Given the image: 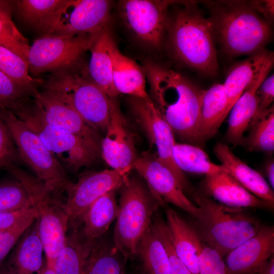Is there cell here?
Segmentation results:
<instances>
[{"instance_id":"1","label":"cell","mask_w":274,"mask_h":274,"mask_svg":"<svg viewBox=\"0 0 274 274\" xmlns=\"http://www.w3.org/2000/svg\"><path fill=\"white\" fill-rule=\"evenodd\" d=\"M151 99L174 135L185 143L200 144L198 125L202 90L179 73L148 61L143 68Z\"/></svg>"},{"instance_id":"2","label":"cell","mask_w":274,"mask_h":274,"mask_svg":"<svg viewBox=\"0 0 274 274\" xmlns=\"http://www.w3.org/2000/svg\"><path fill=\"white\" fill-rule=\"evenodd\" d=\"M168 22L169 43L176 57L206 75L218 70L212 23L195 2H182Z\"/></svg>"},{"instance_id":"3","label":"cell","mask_w":274,"mask_h":274,"mask_svg":"<svg viewBox=\"0 0 274 274\" xmlns=\"http://www.w3.org/2000/svg\"><path fill=\"white\" fill-rule=\"evenodd\" d=\"M213 33L231 55L252 54L262 49L271 36L269 22L241 1L208 2Z\"/></svg>"},{"instance_id":"4","label":"cell","mask_w":274,"mask_h":274,"mask_svg":"<svg viewBox=\"0 0 274 274\" xmlns=\"http://www.w3.org/2000/svg\"><path fill=\"white\" fill-rule=\"evenodd\" d=\"M194 197L198 208L197 232L223 257L255 235L261 226L259 220L245 209L224 206L200 191Z\"/></svg>"},{"instance_id":"5","label":"cell","mask_w":274,"mask_h":274,"mask_svg":"<svg viewBox=\"0 0 274 274\" xmlns=\"http://www.w3.org/2000/svg\"><path fill=\"white\" fill-rule=\"evenodd\" d=\"M120 188L113 244L125 259H132L141 237L161 206L138 174L129 175Z\"/></svg>"},{"instance_id":"6","label":"cell","mask_w":274,"mask_h":274,"mask_svg":"<svg viewBox=\"0 0 274 274\" xmlns=\"http://www.w3.org/2000/svg\"><path fill=\"white\" fill-rule=\"evenodd\" d=\"M41 86L43 90L71 106L100 133L106 132L113 98L91 80L86 68L50 74Z\"/></svg>"},{"instance_id":"7","label":"cell","mask_w":274,"mask_h":274,"mask_svg":"<svg viewBox=\"0 0 274 274\" xmlns=\"http://www.w3.org/2000/svg\"><path fill=\"white\" fill-rule=\"evenodd\" d=\"M27 190L31 206L36 213L40 236L47 262H54L64 244L68 231V221L61 201L52 195L44 183L17 165L6 167Z\"/></svg>"},{"instance_id":"8","label":"cell","mask_w":274,"mask_h":274,"mask_svg":"<svg viewBox=\"0 0 274 274\" xmlns=\"http://www.w3.org/2000/svg\"><path fill=\"white\" fill-rule=\"evenodd\" d=\"M0 117L11 135L22 163L34 172L52 195L57 196L65 192L73 182L38 135L12 112L0 109Z\"/></svg>"},{"instance_id":"9","label":"cell","mask_w":274,"mask_h":274,"mask_svg":"<svg viewBox=\"0 0 274 274\" xmlns=\"http://www.w3.org/2000/svg\"><path fill=\"white\" fill-rule=\"evenodd\" d=\"M12 113L38 135L66 172L76 173L98 160L77 137L48 123L33 98Z\"/></svg>"},{"instance_id":"10","label":"cell","mask_w":274,"mask_h":274,"mask_svg":"<svg viewBox=\"0 0 274 274\" xmlns=\"http://www.w3.org/2000/svg\"><path fill=\"white\" fill-rule=\"evenodd\" d=\"M98 32L72 37L55 35L40 37L29 46L27 54L30 75L38 78L45 73L82 69L83 55L89 50Z\"/></svg>"},{"instance_id":"11","label":"cell","mask_w":274,"mask_h":274,"mask_svg":"<svg viewBox=\"0 0 274 274\" xmlns=\"http://www.w3.org/2000/svg\"><path fill=\"white\" fill-rule=\"evenodd\" d=\"M128 104L134 121L145 133L150 145L156 147L158 159L173 173L183 190H189L186 176L174 159L175 135L151 98L129 96Z\"/></svg>"},{"instance_id":"12","label":"cell","mask_w":274,"mask_h":274,"mask_svg":"<svg viewBox=\"0 0 274 274\" xmlns=\"http://www.w3.org/2000/svg\"><path fill=\"white\" fill-rule=\"evenodd\" d=\"M166 0H124L119 12L128 30L144 44L153 47L161 45L167 23L168 9L176 3Z\"/></svg>"},{"instance_id":"13","label":"cell","mask_w":274,"mask_h":274,"mask_svg":"<svg viewBox=\"0 0 274 274\" xmlns=\"http://www.w3.org/2000/svg\"><path fill=\"white\" fill-rule=\"evenodd\" d=\"M113 169L82 175L65 191L67 197L62 206L68 221V230L78 229L89 207L105 193L120 188L125 179Z\"/></svg>"},{"instance_id":"14","label":"cell","mask_w":274,"mask_h":274,"mask_svg":"<svg viewBox=\"0 0 274 274\" xmlns=\"http://www.w3.org/2000/svg\"><path fill=\"white\" fill-rule=\"evenodd\" d=\"M40 112L49 123L79 139L98 160L101 157L100 132L71 106L48 92L38 91L33 96Z\"/></svg>"},{"instance_id":"15","label":"cell","mask_w":274,"mask_h":274,"mask_svg":"<svg viewBox=\"0 0 274 274\" xmlns=\"http://www.w3.org/2000/svg\"><path fill=\"white\" fill-rule=\"evenodd\" d=\"M133 169L144 180L161 206L165 207L166 203H170L196 218L197 207L187 198L173 173L156 154L143 152L138 157Z\"/></svg>"},{"instance_id":"16","label":"cell","mask_w":274,"mask_h":274,"mask_svg":"<svg viewBox=\"0 0 274 274\" xmlns=\"http://www.w3.org/2000/svg\"><path fill=\"white\" fill-rule=\"evenodd\" d=\"M101 157L112 169L124 178L130 174L138 158L134 134L113 99L109 123L101 142Z\"/></svg>"},{"instance_id":"17","label":"cell","mask_w":274,"mask_h":274,"mask_svg":"<svg viewBox=\"0 0 274 274\" xmlns=\"http://www.w3.org/2000/svg\"><path fill=\"white\" fill-rule=\"evenodd\" d=\"M111 3L106 0H67L50 34L64 36L95 33L107 26Z\"/></svg>"},{"instance_id":"18","label":"cell","mask_w":274,"mask_h":274,"mask_svg":"<svg viewBox=\"0 0 274 274\" xmlns=\"http://www.w3.org/2000/svg\"><path fill=\"white\" fill-rule=\"evenodd\" d=\"M273 254V226L261 225L255 235L227 253L225 262L230 274H257Z\"/></svg>"},{"instance_id":"19","label":"cell","mask_w":274,"mask_h":274,"mask_svg":"<svg viewBox=\"0 0 274 274\" xmlns=\"http://www.w3.org/2000/svg\"><path fill=\"white\" fill-rule=\"evenodd\" d=\"M202 193L224 206L238 209H272L273 206L256 197L227 171L205 176Z\"/></svg>"},{"instance_id":"20","label":"cell","mask_w":274,"mask_h":274,"mask_svg":"<svg viewBox=\"0 0 274 274\" xmlns=\"http://www.w3.org/2000/svg\"><path fill=\"white\" fill-rule=\"evenodd\" d=\"M273 60V52L262 49L230 68L223 83L228 100L227 115L244 92L264 73L270 70Z\"/></svg>"},{"instance_id":"21","label":"cell","mask_w":274,"mask_h":274,"mask_svg":"<svg viewBox=\"0 0 274 274\" xmlns=\"http://www.w3.org/2000/svg\"><path fill=\"white\" fill-rule=\"evenodd\" d=\"M67 1L14 0L11 3L19 22L41 37L50 34Z\"/></svg>"},{"instance_id":"22","label":"cell","mask_w":274,"mask_h":274,"mask_svg":"<svg viewBox=\"0 0 274 274\" xmlns=\"http://www.w3.org/2000/svg\"><path fill=\"white\" fill-rule=\"evenodd\" d=\"M117 47L111 32L105 27L97 33L89 50L91 56L86 67L91 80L113 99L119 94L113 80V55Z\"/></svg>"},{"instance_id":"23","label":"cell","mask_w":274,"mask_h":274,"mask_svg":"<svg viewBox=\"0 0 274 274\" xmlns=\"http://www.w3.org/2000/svg\"><path fill=\"white\" fill-rule=\"evenodd\" d=\"M214 153L228 172L245 188L273 206L274 192L262 175L236 156L225 144L218 142Z\"/></svg>"},{"instance_id":"24","label":"cell","mask_w":274,"mask_h":274,"mask_svg":"<svg viewBox=\"0 0 274 274\" xmlns=\"http://www.w3.org/2000/svg\"><path fill=\"white\" fill-rule=\"evenodd\" d=\"M44 249L35 220L20 237L6 261L10 274H38L45 258Z\"/></svg>"},{"instance_id":"25","label":"cell","mask_w":274,"mask_h":274,"mask_svg":"<svg viewBox=\"0 0 274 274\" xmlns=\"http://www.w3.org/2000/svg\"><path fill=\"white\" fill-rule=\"evenodd\" d=\"M269 72L264 73L244 92L229 112L225 139L234 146L242 145L244 134L251 125L257 111L259 98L257 90Z\"/></svg>"},{"instance_id":"26","label":"cell","mask_w":274,"mask_h":274,"mask_svg":"<svg viewBox=\"0 0 274 274\" xmlns=\"http://www.w3.org/2000/svg\"><path fill=\"white\" fill-rule=\"evenodd\" d=\"M227 105L223 84L216 83L204 90L198 131L200 144L216 134L227 116Z\"/></svg>"},{"instance_id":"27","label":"cell","mask_w":274,"mask_h":274,"mask_svg":"<svg viewBox=\"0 0 274 274\" xmlns=\"http://www.w3.org/2000/svg\"><path fill=\"white\" fill-rule=\"evenodd\" d=\"M80 228L66 234L53 265L55 274H84L94 240L88 239Z\"/></svg>"},{"instance_id":"28","label":"cell","mask_w":274,"mask_h":274,"mask_svg":"<svg viewBox=\"0 0 274 274\" xmlns=\"http://www.w3.org/2000/svg\"><path fill=\"white\" fill-rule=\"evenodd\" d=\"M146 77L144 70L117 47L113 55V80L119 93L148 98Z\"/></svg>"},{"instance_id":"29","label":"cell","mask_w":274,"mask_h":274,"mask_svg":"<svg viewBox=\"0 0 274 274\" xmlns=\"http://www.w3.org/2000/svg\"><path fill=\"white\" fill-rule=\"evenodd\" d=\"M167 225L175 252L192 274H199L195 230L173 209L165 207Z\"/></svg>"},{"instance_id":"30","label":"cell","mask_w":274,"mask_h":274,"mask_svg":"<svg viewBox=\"0 0 274 274\" xmlns=\"http://www.w3.org/2000/svg\"><path fill=\"white\" fill-rule=\"evenodd\" d=\"M118 212L115 190L100 196L89 207L83 217L82 229L85 235L91 241L102 237L116 219Z\"/></svg>"},{"instance_id":"31","label":"cell","mask_w":274,"mask_h":274,"mask_svg":"<svg viewBox=\"0 0 274 274\" xmlns=\"http://www.w3.org/2000/svg\"><path fill=\"white\" fill-rule=\"evenodd\" d=\"M135 258L143 274H170L167 252L152 224L138 244Z\"/></svg>"},{"instance_id":"32","label":"cell","mask_w":274,"mask_h":274,"mask_svg":"<svg viewBox=\"0 0 274 274\" xmlns=\"http://www.w3.org/2000/svg\"><path fill=\"white\" fill-rule=\"evenodd\" d=\"M125 259L102 237L93 241L84 274H124Z\"/></svg>"},{"instance_id":"33","label":"cell","mask_w":274,"mask_h":274,"mask_svg":"<svg viewBox=\"0 0 274 274\" xmlns=\"http://www.w3.org/2000/svg\"><path fill=\"white\" fill-rule=\"evenodd\" d=\"M173 156L176 164L183 172L207 176L227 171L222 164L212 162L208 154L196 145L176 143Z\"/></svg>"},{"instance_id":"34","label":"cell","mask_w":274,"mask_h":274,"mask_svg":"<svg viewBox=\"0 0 274 274\" xmlns=\"http://www.w3.org/2000/svg\"><path fill=\"white\" fill-rule=\"evenodd\" d=\"M0 70L33 97L43 80L32 77L27 62L18 55L0 44Z\"/></svg>"},{"instance_id":"35","label":"cell","mask_w":274,"mask_h":274,"mask_svg":"<svg viewBox=\"0 0 274 274\" xmlns=\"http://www.w3.org/2000/svg\"><path fill=\"white\" fill-rule=\"evenodd\" d=\"M252 129L242 145L250 151L271 154L274 151V108L272 106L251 123Z\"/></svg>"},{"instance_id":"36","label":"cell","mask_w":274,"mask_h":274,"mask_svg":"<svg viewBox=\"0 0 274 274\" xmlns=\"http://www.w3.org/2000/svg\"><path fill=\"white\" fill-rule=\"evenodd\" d=\"M31 207L28 192L20 182L15 178L0 182V212L14 211Z\"/></svg>"},{"instance_id":"37","label":"cell","mask_w":274,"mask_h":274,"mask_svg":"<svg viewBox=\"0 0 274 274\" xmlns=\"http://www.w3.org/2000/svg\"><path fill=\"white\" fill-rule=\"evenodd\" d=\"M193 241L197 251L199 274H230L223 257L204 242L196 230Z\"/></svg>"},{"instance_id":"38","label":"cell","mask_w":274,"mask_h":274,"mask_svg":"<svg viewBox=\"0 0 274 274\" xmlns=\"http://www.w3.org/2000/svg\"><path fill=\"white\" fill-rule=\"evenodd\" d=\"M32 97L0 70V109L13 112Z\"/></svg>"},{"instance_id":"39","label":"cell","mask_w":274,"mask_h":274,"mask_svg":"<svg viewBox=\"0 0 274 274\" xmlns=\"http://www.w3.org/2000/svg\"><path fill=\"white\" fill-rule=\"evenodd\" d=\"M0 44L18 55L26 62L30 46L28 41L18 30L12 21L0 19Z\"/></svg>"},{"instance_id":"40","label":"cell","mask_w":274,"mask_h":274,"mask_svg":"<svg viewBox=\"0 0 274 274\" xmlns=\"http://www.w3.org/2000/svg\"><path fill=\"white\" fill-rule=\"evenodd\" d=\"M22 163L11 135L0 117V168Z\"/></svg>"},{"instance_id":"41","label":"cell","mask_w":274,"mask_h":274,"mask_svg":"<svg viewBox=\"0 0 274 274\" xmlns=\"http://www.w3.org/2000/svg\"><path fill=\"white\" fill-rule=\"evenodd\" d=\"M154 230L167 252L170 265V274H192L176 254L173 246L169 230L164 222H159Z\"/></svg>"},{"instance_id":"42","label":"cell","mask_w":274,"mask_h":274,"mask_svg":"<svg viewBox=\"0 0 274 274\" xmlns=\"http://www.w3.org/2000/svg\"><path fill=\"white\" fill-rule=\"evenodd\" d=\"M35 220H28L12 229L0 232V268L24 231Z\"/></svg>"},{"instance_id":"43","label":"cell","mask_w":274,"mask_h":274,"mask_svg":"<svg viewBox=\"0 0 274 274\" xmlns=\"http://www.w3.org/2000/svg\"><path fill=\"white\" fill-rule=\"evenodd\" d=\"M36 213L31 207L17 211L0 212V232L9 230L28 220H36Z\"/></svg>"},{"instance_id":"44","label":"cell","mask_w":274,"mask_h":274,"mask_svg":"<svg viewBox=\"0 0 274 274\" xmlns=\"http://www.w3.org/2000/svg\"><path fill=\"white\" fill-rule=\"evenodd\" d=\"M257 94L259 104L257 112L253 120L267 111L272 106L274 100V76L273 74L266 77L259 86Z\"/></svg>"},{"instance_id":"45","label":"cell","mask_w":274,"mask_h":274,"mask_svg":"<svg viewBox=\"0 0 274 274\" xmlns=\"http://www.w3.org/2000/svg\"><path fill=\"white\" fill-rule=\"evenodd\" d=\"M248 3L258 13L262 14L267 21L273 18V1H251Z\"/></svg>"},{"instance_id":"46","label":"cell","mask_w":274,"mask_h":274,"mask_svg":"<svg viewBox=\"0 0 274 274\" xmlns=\"http://www.w3.org/2000/svg\"><path fill=\"white\" fill-rule=\"evenodd\" d=\"M12 13L11 1L0 0V19L11 21Z\"/></svg>"},{"instance_id":"47","label":"cell","mask_w":274,"mask_h":274,"mask_svg":"<svg viewBox=\"0 0 274 274\" xmlns=\"http://www.w3.org/2000/svg\"><path fill=\"white\" fill-rule=\"evenodd\" d=\"M265 173L269 182V185L273 190L274 188V161L273 160L268 161L265 164Z\"/></svg>"},{"instance_id":"48","label":"cell","mask_w":274,"mask_h":274,"mask_svg":"<svg viewBox=\"0 0 274 274\" xmlns=\"http://www.w3.org/2000/svg\"><path fill=\"white\" fill-rule=\"evenodd\" d=\"M258 274H274V256L272 255L267 261Z\"/></svg>"},{"instance_id":"49","label":"cell","mask_w":274,"mask_h":274,"mask_svg":"<svg viewBox=\"0 0 274 274\" xmlns=\"http://www.w3.org/2000/svg\"><path fill=\"white\" fill-rule=\"evenodd\" d=\"M38 274H55L53 266L50 265L46 261L44 260L43 267Z\"/></svg>"},{"instance_id":"50","label":"cell","mask_w":274,"mask_h":274,"mask_svg":"<svg viewBox=\"0 0 274 274\" xmlns=\"http://www.w3.org/2000/svg\"><path fill=\"white\" fill-rule=\"evenodd\" d=\"M0 274H10L6 261L4 262L0 268Z\"/></svg>"}]
</instances>
